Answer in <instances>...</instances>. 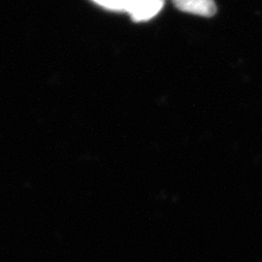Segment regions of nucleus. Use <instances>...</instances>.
<instances>
[{
  "label": "nucleus",
  "mask_w": 262,
  "mask_h": 262,
  "mask_svg": "<svg viewBox=\"0 0 262 262\" xmlns=\"http://www.w3.org/2000/svg\"><path fill=\"white\" fill-rule=\"evenodd\" d=\"M165 0H129L128 10L133 21H147L157 16L162 9Z\"/></svg>",
  "instance_id": "obj_1"
},
{
  "label": "nucleus",
  "mask_w": 262,
  "mask_h": 262,
  "mask_svg": "<svg viewBox=\"0 0 262 262\" xmlns=\"http://www.w3.org/2000/svg\"><path fill=\"white\" fill-rule=\"evenodd\" d=\"M177 9L201 17H213L216 13L215 0H172Z\"/></svg>",
  "instance_id": "obj_2"
},
{
  "label": "nucleus",
  "mask_w": 262,
  "mask_h": 262,
  "mask_svg": "<svg viewBox=\"0 0 262 262\" xmlns=\"http://www.w3.org/2000/svg\"><path fill=\"white\" fill-rule=\"evenodd\" d=\"M106 9L119 12H127L129 0H93Z\"/></svg>",
  "instance_id": "obj_3"
}]
</instances>
